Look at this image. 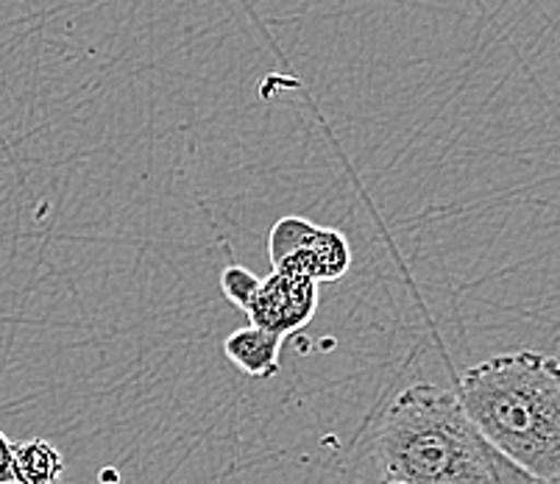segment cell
Here are the masks:
<instances>
[{
    "label": "cell",
    "mask_w": 560,
    "mask_h": 484,
    "mask_svg": "<svg viewBox=\"0 0 560 484\" xmlns=\"http://www.w3.org/2000/svg\"><path fill=\"white\" fill-rule=\"evenodd\" d=\"M385 479L401 484H533L463 410L457 392L412 385L385 410L380 426Z\"/></svg>",
    "instance_id": "obj_1"
},
{
    "label": "cell",
    "mask_w": 560,
    "mask_h": 484,
    "mask_svg": "<svg viewBox=\"0 0 560 484\" xmlns=\"http://www.w3.org/2000/svg\"><path fill=\"white\" fill-rule=\"evenodd\" d=\"M457 399L482 435L536 479L560 476V362L538 351L468 368Z\"/></svg>",
    "instance_id": "obj_2"
},
{
    "label": "cell",
    "mask_w": 560,
    "mask_h": 484,
    "mask_svg": "<svg viewBox=\"0 0 560 484\" xmlns=\"http://www.w3.org/2000/svg\"><path fill=\"white\" fill-rule=\"evenodd\" d=\"M273 268L296 270L313 282H338L351 268L349 239L338 228L318 226L307 217L288 215L273 223L268 234Z\"/></svg>",
    "instance_id": "obj_3"
},
{
    "label": "cell",
    "mask_w": 560,
    "mask_h": 484,
    "mask_svg": "<svg viewBox=\"0 0 560 484\" xmlns=\"http://www.w3.org/2000/svg\"><path fill=\"white\" fill-rule=\"evenodd\" d=\"M315 309H318V282L296 270L273 268L271 276L259 282L246 315L259 329L288 338L315 318Z\"/></svg>",
    "instance_id": "obj_4"
},
{
    "label": "cell",
    "mask_w": 560,
    "mask_h": 484,
    "mask_svg": "<svg viewBox=\"0 0 560 484\" xmlns=\"http://www.w3.org/2000/svg\"><path fill=\"white\" fill-rule=\"evenodd\" d=\"M282 340L279 334L259 326L232 331L223 343V354L241 374L254 379H271L279 374V354H282Z\"/></svg>",
    "instance_id": "obj_5"
},
{
    "label": "cell",
    "mask_w": 560,
    "mask_h": 484,
    "mask_svg": "<svg viewBox=\"0 0 560 484\" xmlns=\"http://www.w3.org/2000/svg\"><path fill=\"white\" fill-rule=\"evenodd\" d=\"M65 473L62 451L48 440H28L12 448L14 484H56Z\"/></svg>",
    "instance_id": "obj_6"
},
{
    "label": "cell",
    "mask_w": 560,
    "mask_h": 484,
    "mask_svg": "<svg viewBox=\"0 0 560 484\" xmlns=\"http://www.w3.org/2000/svg\"><path fill=\"white\" fill-rule=\"evenodd\" d=\"M259 282H262V279L254 276L252 270L243 268V264H229V268H223V273H221L223 295L232 300L234 307L243 309V312L248 309V304H252L254 295H257Z\"/></svg>",
    "instance_id": "obj_7"
},
{
    "label": "cell",
    "mask_w": 560,
    "mask_h": 484,
    "mask_svg": "<svg viewBox=\"0 0 560 484\" xmlns=\"http://www.w3.org/2000/svg\"><path fill=\"white\" fill-rule=\"evenodd\" d=\"M12 448H14V442L9 440L3 432H0V484L14 482V476H12Z\"/></svg>",
    "instance_id": "obj_8"
},
{
    "label": "cell",
    "mask_w": 560,
    "mask_h": 484,
    "mask_svg": "<svg viewBox=\"0 0 560 484\" xmlns=\"http://www.w3.org/2000/svg\"><path fill=\"white\" fill-rule=\"evenodd\" d=\"M533 484H560V476H549V479H536Z\"/></svg>",
    "instance_id": "obj_9"
},
{
    "label": "cell",
    "mask_w": 560,
    "mask_h": 484,
    "mask_svg": "<svg viewBox=\"0 0 560 484\" xmlns=\"http://www.w3.org/2000/svg\"><path fill=\"white\" fill-rule=\"evenodd\" d=\"M382 484H401V482H390V479H385V482H382Z\"/></svg>",
    "instance_id": "obj_10"
},
{
    "label": "cell",
    "mask_w": 560,
    "mask_h": 484,
    "mask_svg": "<svg viewBox=\"0 0 560 484\" xmlns=\"http://www.w3.org/2000/svg\"><path fill=\"white\" fill-rule=\"evenodd\" d=\"M3 484H14V482H3Z\"/></svg>",
    "instance_id": "obj_11"
}]
</instances>
